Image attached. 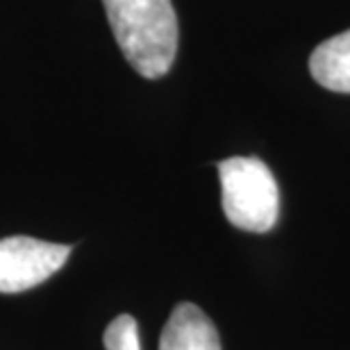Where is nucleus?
<instances>
[{"instance_id": "20e7f679", "label": "nucleus", "mask_w": 350, "mask_h": 350, "mask_svg": "<svg viewBox=\"0 0 350 350\" xmlns=\"http://www.w3.org/2000/svg\"><path fill=\"white\" fill-rule=\"evenodd\" d=\"M159 350H221V339L212 319L198 305L180 303L166 321Z\"/></svg>"}, {"instance_id": "f257e3e1", "label": "nucleus", "mask_w": 350, "mask_h": 350, "mask_svg": "<svg viewBox=\"0 0 350 350\" xmlns=\"http://www.w3.org/2000/svg\"><path fill=\"white\" fill-rule=\"evenodd\" d=\"M123 57L148 80L164 78L178 53V16L171 0H103Z\"/></svg>"}, {"instance_id": "f03ea898", "label": "nucleus", "mask_w": 350, "mask_h": 350, "mask_svg": "<svg viewBox=\"0 0 350 350\" xmlns=\"http://www.w3.org/2000/svg\"><path fill=\"white\" fill-rule=\"evenodd\" d=\"M221 202L228 221L246 232H269L278 223L280 191L271 169L257 157H230L219 164Z\"/></svg>"}, {"instance_id": "423d86ee", "label": "nucleus", "mask_w": 350, "mask_h": 350, "mask_svg": "<svg viewBox=\"0 0 350 350\" xmlns=\"http://www.w3.org/2000/svg\"><path fill=\"white\" fill-rule=\"evenodd\" d=\"M103 344L107 350H142L137 321L130 314H118L105 330Z\"/></svg>"}, {"instance_id": "39448f33", "label": "nucleus", "mask_w": 350, "mask_h": 350, "mask_svg": "<svg viewBox=\"0 0 350 350\" xmlns=\"http://www.w3.org/2000/svg\"><path fill=\"white\" fill-rule=\"evenodd\" d=\"M312 78L321 87L350 94V30L325 39L310 55Z\"/></svg>"}, {"instance_id": "7ed1b4c3", "label": "nucleus", "mask_w": 350, "mask_h": 350, "mask_svg": "<svg viewBox=\"0 0 350 350\" xmlns=\"http://www.w3.org/2000/svg\"><path fill=\"white\" fill-rule=\"evenodd\" d=\"M71 246L32 239L5 237L0 239V293H21L46 282L66 264Z\"/></svg>"}]
</instances>
